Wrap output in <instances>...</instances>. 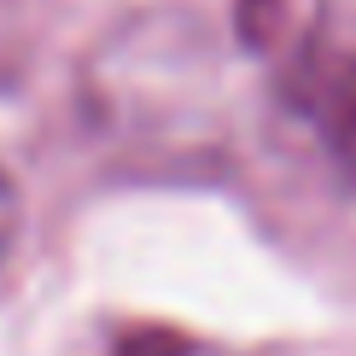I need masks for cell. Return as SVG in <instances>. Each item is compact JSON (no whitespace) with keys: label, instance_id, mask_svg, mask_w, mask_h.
I'll return each mask as SVG.
<instances>
[{"label":"cell","instance_id":"cell-3","mask_svg":"<svg viewBox=\"0 0 356 356\" xmlns=\"http://www.w3.org/2000/svg\"><path fill=\"white\" fill-rule=\"evenodd\" d=\"M12 234H18V187H12V175L0 170V257L12 251Z\"/></svg>","mask_w":356,"mask_h":356},{"label":"cell","instance_id":"cell-2","mask_svg":"<svg viewBox=\"0 0 356 356\" xmlns=\"http://www.w3.org/2000/svg\"><path fill=\"white\" fill-rule=\"evenodd\" d=\"M111 356H228V350L211 345V339H193L181 327H129L111 345Z\"/></svg>","mask_w":356,"mask_h":356},{"label":"cell","instance_id":"cell-1","mask_svg":"<svg viewBox=\"0 0 356 356\" xmlns=\"http://www.w3.org/2000/svg\"><path fill=\"white\" fill-rule=\"evenodd\" d=\"M234 24L280 111L356 175V0H240Z\"/></svg>","mask_w":356,"mask_h":356},{"label":"cell","instance_id":"cell-4","mask_svg":"<svg viewBox=\"0 0 356 356\" xmlns=\"http://www.w3.org/2000/svg\"><path fill=\"white\" fill-rule=\"evenodd\" d=\"M0 76H6V47H0Z\"/></svg>","mask_w":356,"mask_h":356}]
</instances>
